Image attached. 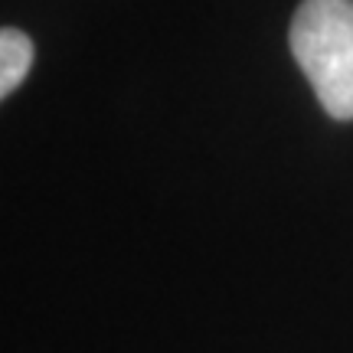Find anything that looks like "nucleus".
I'll return each mask as SVG.
<instances>
[{
    "label": "nucleus",
    "mask_w": 353,
    "mask_h": 353,
    "mask_svg": "<svg viewBox=\"0 0 353 353\" xmlns=\"http://www.w3.org/2000/svg\"><path fill=\"white\" fill-rule=\"evenodd\" d=\"M33 69V39L23 30H0V101L10 95Z\"/></svg>",
    "instance_id": "obj_2"
},
{
    "label": "nucleus",
    "mask_w": 353,
    "mask_h": 353,
    "mask_svg": "<svg viewBox=\"0 0 353 353\" xmlns=\"http://www.w3.org/2000/svg\"><path fill=\"white\" fill-rule=\"evenodd\" d=\"M291 52L324 112L353 118V0H304L288 33Z\"/></svg>",
    "instance_id": "obj_1"
}]
</instances>
